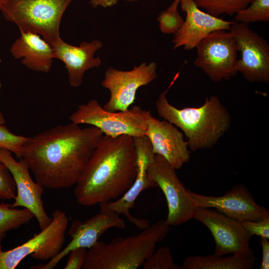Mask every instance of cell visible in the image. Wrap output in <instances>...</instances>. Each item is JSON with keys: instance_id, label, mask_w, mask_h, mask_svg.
<instances>
[{"instance_id": "cell-7", "label": "cell", "mask_w": 269, "mask_h": 269, "mask_svg": "<svg viewBox=\"0 0 269 269\" xmlns=\"http://www.w3.org/2000/svg\"><path fill=\"white\" fill-rule=\"evenodd\" d=\"M68 225L65 212L57 209L50 224L27 242L7 251L0 245V269H14L28 256L42 261L54 258L62 249Z\"/></svg>"}, {"instance_id": "cell-34", "label": "cell", "mask_w": 269, "mask_h": 269, "mask_svg": "<svg viewBox=\"0 0 269 269\" xmlns=\"http://www.w3.org/2000/svg\"><path fill=\"white\" fill-rule=\"evenodd\" d=\"M1 84L0 82V90L1 88ZM5 122L4 118L3 116V114L0 111V124H3Z\"/></svg>"}, {"instance_id": "cell-15", "label": "cell", "mask_w": 269, "mask_h": 269, "mask_svg": "<svg viewBox=\"0 0 269 269\" xmlns=\"http://www.w3.org/2000/svg\"><path fill=\"white\" fill-rule=\"evenodd\" d=\"M197 207L214 208L219 212L237 220L259 221L269 217V211L259 205L248 188L243 184L234 186L223 196L201 195L188 190Z\"/></svg>"}, {"instance_id": "cell-26", "label": "cell", "mask_w": 269, "mask_h": 269, "mask_svg": "<svg viewBox=\"0 0 269 269\" xmlns=\"http://www.w3.org/2000/svg\"><path fill=\"white\" fill-rule=\"evenodd\" d=\"M27 138L12 133L6 126L0 124V149L11 151L18 159L21 157L22 147Z\"/></svg>"}, {"instance_id": "cell-23", "label": "cell", "mask_w": 269, "mask_h": 269, "mask_svg": "<svg viewBox=\"0 0 269 269\" xmlns=\"http://www.w3.org/2000/svg\"><path fill=\"white\" fill-rule=\"evenodd\" d=\"M199 8L213 16H232L247 7L254 0H193Z\"/></svg>"}, {"instance_id": "cell-35", "label": "cell", "mask_w": 269, "mask_h": 269, "mask_svg": "<svg viewBox=\"0 0 269 269\" xmlns=\"http://www.w3.org/2000/svg\"><path fill=\"white\" fill-rule=\"evenodd\" d=\"M2 0H0V1H2Z\"/></svg>"}, {"instance_id": "cell-5", "label": "cell", "mask_w": 269, "mask_h": 269, "mask_svg": "<svg viewBox=\"0 0 269 269\" xmlns=\"http://www.w3.org/2000/svg\"><path fill=\"white\" fill-rule=\"evenodd\" d=\"M73 0H3L0 11L20 32L41 35L50 45L60 37L63 13Z\"/></svg>"}, {"instance_id": "cell-28", "label": "cell", "mask_w": 269, "mask_h": 269, "mask_svg": "<svg viewBox=\"0 0 269 269\" xmlns=\"http://www.w3.org/2000/svg\"><path fill=\"white\" fill-rule=\"evenodd\" d=\"M16 195L14 180L7 167L0 160V200H11Z\"/></svg>"}, {"instance_id": "cell-9", "label": "cell", "mask_w": 269, "mask_h": 269, "mask_svg": "<svg viewBox=\"0 0 269 269\" xmlns=\"http://www.w3.org/2000/svg\"><path fill=\"white\" fill-rule=\"evenodd\" d=\"M146 172L148 178L157 184L165 195L168 211L165 220L167 225L177 226L194 218L197 207L175 169L163 156L154 154Z\"/></svg>"}, {"instance_id": "cell-13", "label": "cell", "mask_w": 269, "mask_h": 269, "mask_svg": "<svg viewBox=\"0 0 269 269\" xmlns=\"http://www.w3.org/2000/svg\"><path fill=\"white\" fill-rule=\"evenodd\" d=\"M0 160L8 169L16 185V195L11 206L28 210L36 219L41 230L46 228L52 218L48 216L44 209L42 198L44 187L33 180L29 166L23 158L16 160L11 151L0 149Z\"/></svg>"}, {"instance_id": "cell-12", "label": "cell", "mask_w": 269, "mask_h": 269, "mask_svg": "<svg viewBox=\"0 0 269 269\" xmlns=\"http://www.w3.org/2000/svg\"><path fill=\"white\" fill-rule=\"evenodd\" d=\"M235 36L241 58L238 72L250 82L269 83V44L248 24L235 22L229 30Z\"/></svg>"}, {"instance_id": "cell-30", "label": "cell", "mask_w": 269, "mask_h": 269, "mask_svg": "<svg viewBox=\"0 0 269 269\" xmlns=\"http://www.w3.org/2000/svg\"><path fill=\"white\" fill-rule=\"evenodd\" d=\"M87 249L79 247L70 251L64 269H80L84 265Z\"/></svg>"}, {"instance_id": "cell-20", "label": "cell", "mask_w": 269, "mask_h": 269, "mask_svg": "<svg viewBox=\"0 0 269 269\" xmlns=\"http://www.w3.org/2000/svg\"><path fill=\"white\" fill-rule=\"evenodd\" d=\"M20 33L10 48L12 56L16 59L22 58V63L32 70L48 72L54 58L51 45L37 34Z\"/></svg>"}, {"instance_id": "cell-18", "label": "cell", "mask_w": 269, "mask_h": 269, "mask_svg": "<svg viewBox=\"0 0 269 269\" xmlns=\"http://www.w3.org/2000/svg\"><path fill=\"white\" fill-rule=\"evenodd\" d=\"M145 135L155 154L163 156L175 170L189 161L190 151L183 133L173 124L153 117L149 120Z\"/></svg>"}, {"instance_id": "cell-6", "label": "cell", "mask_w": 269, "mask_h": 269, "mask_svg": "<svg viewBox=\"0 0 269 269\" xmlns=\"http://www.w3.org/2000/svg\"><path fill=\"white\" fill-rule=\"evenodd\" d=\"M150 111L134 105L125 111L105 110L96 99L79 105L69 117L74 124H87L99 129L104 135L117 137L128 135L133 137L145 135Z\"/></svg>"}, {"instance_id": "cell-17", "label": "cell", "mask_w": 269, "mask_h": 269, "mask_svg": "<svg viewBox=\"0 0 269 269\" xmlns=\"http://www.w3.org/2000/svg\"><path fill=\"white\" fill-rule=\"evenodd\" d=\"M181 10L186 13L181 27L174 34L173 48L183 46L185 50L196 48L212 32L230 30L235 22L225 20L201 10L193 0H180Z\"/></svg>"}, {"instance_id": "cell-8", "label": "cell", "mask_w": 269, "mask_h": 269, "mask_svg": "<svg viewBox=\"0 0 269 269\" xmlns=\"http://www.w3.org/2000/svg\"><path fill=\"white\" fill-rule=\"evenodd\" d=\"M194 65L202 69L214 82L228 80L238 73L236 39L229 30L214 31L196 46Z\"/></svg>"}, {"instance_id": "cell-19", "label": "cell", "mask_w": 269, "mask_h": 269, "mask_svg": "<svg viewBox=\"0 0 269 269\" xmlns=\"http://www.w3.org/2000/svg\"><path fill=\"white\" fill-rule=\"evenodd\" d=\"M51 45L54 58L64 63L69 84L72 87H78L82 84L86 71L101 65V59L94 56L103 46L98 40L84 41L77 46L68 44L60 37Z\"/></svg>"}, {"instance_id": "cell-24", "label": "cell", "mask_w": 269, "mask_h": 269, "mask_svg": "<svg viewBox=\"0 0 269 269\" xmlns=\"http://www.w3.org/2000/svg\"><path fill=\"white\" fill-rule=\"evenodd\" d=\"M238 22L250 23L269 21V0H254L247 7L236 13Z\"/></svg>"}, {"instance_id": "cell-32", "label": "cell", "mask_w": 269, "mask_h": 269, "mask_svg": "<svg viewBox=\"0 0 269 269\" xmlns=\"http://www.w3.org/2000/svg\"><path fill=\"white\" fill-rule=\"evenodd\" d=\"M120 0L135 2L139 0H90L89 2L94 8L100 6L106 8L116 5Z\"/></svg>"}, {"instance_id": "cell-11", "label": "cell", "mask_w": 269, "mask_h": 269, "mask_svg": "<svg viewBox=\"0 0 269 269\" xmlns=\"http://www.w3.org/2000/svg\"><path fill=\"white\" fill-rule=\"evenodd\" d=\"M157 63L142 62L133 69L122 71L109 67L105 71L102 86L110 93L103 108L109 111H125L134 103L137 90L153 81L157 76Z\"/></svg>"}, {"instance_id": "cell-16", "label": "cell", "mask_w": 269, "mask_h": 269, "mask_svg": "<svg viewBox=\"0 0 269 269\" xmlns=\"http://www.w3.org/2000/svg\"><path fill=\"white\" fill-rule=\"evenodd\" d=\"M119 216L115 212L100 211L84 221L74 220L68 231L72 240L66 247L47 263L33 266L30 269H53L72 250L79 247L89 249L110 229L125 228V221Z\"/></svg>"}, {"instance_id": "cell-21", "label": "cell", "mask_w": 269, "mask_h": 269, "mask_svg": "<svg viewBox=\"0 0 269 269\" xmlns=\"http://www.w3.org/2000/svg\"><path fill=\"white\" fill-rule=\"evenodd\" d=\"M255 256L240 257L232 255L228 257L213 254L194 256L186 258L182 269H251L256 264Z\"/></svg>"}, {"instance_id": "cell-22", "label": "cell", "mask_w": 269, "mask_h": 269, "mask_svg": "<svg viewBox=\"0 0 269 269\" xmlns=\"http://www.w3.org/2000/svg\"><path fill=\"white\" fill-rule=\"evenodd\" d=\"M34 217L25 208L17 209L10 203H0V245L8 232L28 224Z\"/></svg>"}, {"instance_id": "cell-2", "label": "cell", "mask_w": 269, "mask_h": 269, "mask_svg": "<svg viewBox=\"0 0 269 269\" xmlns=\"http://www.w3.org/2000/svg\"><path fill=\"white\" fill-rule=\"evenodd\" d=\"M137 170L134 138L103 134L76 184L78 203L90 206L116 200L133 184Z\"/></svg>"}, {"instance_id": "cell-1", "label": "cell", "mask_w": 269, "mask_h": 269, "mask_svg": "<svg viewBox=\"0 0 269 269\" xmlns=\"http://www.w3.org/2000/svg\"><path fill=\"white\" fill-rule=\"evenodd\" d=\"M103 134L92 126L58 125L28 137L21 157L44 188H67L76 184Z\"/></svg>"}, {"instance_id": "cell-25", "label": "cell", "mask_w": 269, "mask_h": 269, "mask_svg": "<svg viewBox=\"0 0 269 269\" xmlns=\"http://www.w3.org/2000/svg\"><path fill=\"white\" fill-rule=\"evenodd\" d=\"M143 269H180L174 262L170 249L162 247L157 250L144 262Z\"/></svg>"}, {"instance_id": "cell-14", "label": "cell", "mask_w": 269, "mask_h": 269, "mask_svg": "<svg viewBox=\"0 0 269 269\" xmlns=\"http://www.w3.org/2000/svg\"><path fill=\"white\" fill-rule=\"evenodd\" d=\"M135 145L137 170L136 178L129 189L114 201H108L99 204L100 211L115 212L127 218L129 221L140 230L149 225L146 219L136 218L130 213V210L135 205L137 197L143 190L150 187H157V184L150 180L147 175V168L153 160L154 153L148 138L146 136L134 137Z\"/></svg>"}, {"instance_id": "cell-33", "label": "cell", "mask_w": 269, "mask_h": 269, "mask_svg": "<svg viewBox=\"0 0 269 269\" xmlns=\"http://www.w3.org/2000/svg\"><path fill=\"white\" fill-rule=\"evenodd\" d=\"M180 1V0H174L167 10L170 11H174L176 10H177L178 5L179 4Z\"/></svg>"}, {"instance_id": "cell-31", "label": "cell", "mask_w": 269, "mask_h": 269, "mask_svg": "<svg viewBox=\"0 0 269 269\" xmlns=\"http://www.w3.org/2000/svg\"><path fill=\"white\" fill-rule=\"evenodd\" d=\"M260 243L262 249V259L261 269H269V239L260 237Z\"/></svg>"}, {"instance_id": "cell-10", "label": "cell", "mask_w": 269, "mask_h": 269, "mask_svg": "<svg viewBox=\"0 0 269 269\" xmlns=\"http://www.w3.org/2000/svg\"><path fill=\"white\" fill-rule=\"evenodd\" d=\"M194 219L205 225L215 242V255L250 258L254 256L250 241L252 236L241 222L207 208L197 207Z\"/></svg>"}, {"instance_id": "cell-4", "label": "cell", "mask_w": 269, "mask_h": 269, "mask_svg": "<svg viewBox=\"0 0 269 269\" xmlns=\"http://www.w3.org/2000/svg\"><path fill=\"white\" fill-rule=\"evenodd\" d=\"M170 226L160 220L136 235L97 242L87 251L83 269H137L151 255Z\"/></svg>"}, {"instance_id": "cell-29", "label": "cell", "mask_w": 269, "mask_h": 269, "mask_svg": "<svg viewBox=\"0 0 269 269\" xmlns=\"http://www.w3.org/2000/svg\"><path fill=\"white\" fill-rule=\"evenodd\" d=\"M244 228L251 236L269 239V217L259 221L241 222Z\"/></svg>"}, {"instance_id": "cell-3", "label": "cell", "mask_w": 269, "mask_h": 269, "mask_svg": "<svg viewBox=\"0 0 269 269\" xmlns=\"http://www.w3.org/2000/svg\"><path fill=\"white\" fill-rule=\"evenodd\" d=\"M179 75L178 72L167 88L160 94L156 102L158 115L182 131L191 151L210 148L229 129L231 115L214 95L207 97L204 104L198 108L177 109L170 104L166 94Z\"/></svg>"}, {"instance_id": "cell-27", "label": "cell", "mask_w": 269, "mask_h": 269, "mask_svg": "<svg viewBox=\"0 0 269 269\" xmlns=\"http://www.w3.org/2000/svg\"><path fill=\"white\" fill-rule=\"evenodd\" d=\"M160 30L164 34H175L181 27L184 20L178 10H162L157 17Z\"/></svg>"}]
</instances>
